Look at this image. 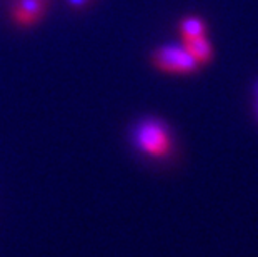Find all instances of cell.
<instances>
[{
	"label": "cell",
	"instance_id": "cell-1",
	"mask_svg": "<svg viewBox=\"0 0 258 257\" xmlns=\"http://www.w3.org/2000/svg\"><path fill=\"white\" fill-rule=\"evenodd\" d=\"M130 142L140 156L165 161L173 152L175 142L172 130L158 117H145L139 120L130 132Z\"/></svg>",
	"mask_w": 258,
	"mask_h": 257
},
{
	"label": "cell",
	"instance_id": "cell-2",
	"mask_svg": "<svg viewBox=\"0 0 258 257\" xmlns=\"http://www.w3.org/2000/svg\"><path fill=\"white\" fill-rule=\"evenodd\" d=\"M152 64L158 70L168 74H195L199 70L200 64L188 52V48L178 43H168V45L158 47L152 52Z\"/></svg>",
	"mask_w": 258,
	"mask_h": 257
},
{
	"label": "cell",
	"instance_id": "cell-3",
	"mask_svg": "<svg viewBox=\"0 0 258 257\" xmlns=\"http://www.w3.org/2000/svg\"><path fill=\"white\" fill-rule=\"evenodd\" d=\"M48 0H17L12 9V17L19 25L29 27L45 14Z\"/></svg>",
	"mask_w": 258,
	"mask_h": 257
},
{
	"label": "cell",
	"instance_id": "cell-4",
	"mask_svg": "<svg viewBox=\"0 0 258 257\" xmlns=\"http://www.w3.org/2000/svg\"><path fill=\"white\" fill-rule=\"evenodd\" d=\"M183 43H185V47L188 48V52L197 59V62H199L200 65H205V64H208L212 60L213 47H212V43L208 42L207 35L183 40Z\"/></svg>",
	"mask_w": 258,
	"mask_h": 257
},
{
	"label": "cell",
	"instance_id": "cell-5",
	"mask_svg": "<svg viewBox=\"0 0 258 257\" xmlns=\"http://www.w3.org/2000/svg\"><path fill=\"white\" fill-rule=\"evenodd\" d=\"M180 34L183 40L207 35V24L200 17H185L180 22Z\"/></svg>",
	"mask_w": 258,
	"mask_h": 257
},
{
	"label": "cell",
	"instance_id": "cell-6",
	"mask_svg": "<svg viewBox=\"0 0 258 257\" xmlns=\"http://www.w3.org/2000/svg\"><path fill=\"white\" fill-rule=\"evenodd\" d=\"M90 0H69V4L72 5L74 9H82V7H85L87 4H89Z\"/></svg>",
	"mask_w": 258,
	"mask_h": 257
}]
</instances>
